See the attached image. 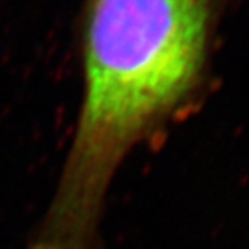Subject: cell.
<instances>
[{
  "mask_svg": "<svg viewBox=\"0 0 249 249\" xmlns=\"http://www.w3.org/2000/svg\"><path fill=\"white\" fill-rule=\"evenodd\" d=\"M211 21L212 0H86L78 126L29 249H101L99 220L112 178L194 97Z\"/></svg>",
  "mask_w": 249,
  "mask_h": 249,
  "instance_id": "cell-1",
  "label": "cell"
}]
</instances>
